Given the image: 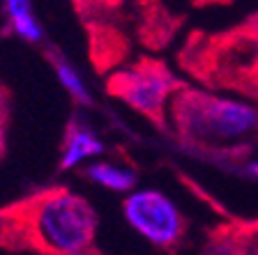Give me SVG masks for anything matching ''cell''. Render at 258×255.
<instances>
[{
  "instance_id": "1",
  "label": "cell",
  "mask_w": 258,
  "mask_h": 255,
  "mask_svg": "<svg viewBox=\"0 0 258 255\" xmlns=\"http://www.w3.org/2000/svg\"><path fill=\"white\" fill-rule=\"evenodd\" d=\"M97 212L67 186H46L0 207V250L76 255L95 250Z\"/></svg>"
},
{
  "instance_id": "2",
  "label": "cell",
  "mask_w": 258,
  "mask_h": 255,
  "mask_svg": "<svg viewBox=\"0 0 258 255\" xmlns=\"http://www.w3.org/2000/svg\"><path fill=\"white\" fill-rule=\"evenodd\" d=\"M175 60L203 90L228 92L258 108V10L219 30H191Z\"/></svg>"
},
{
  "instance_id": "3",
  "label": "cell",
  "mask_w": 258,
  "mask_h": 255,
  "mask_svg": "<svg viewBox=\"0 0 258 255\" xmlns=\"http://www.w3.org/2000/svg\"><path fill=\"white\" fill-rule=\"evenodd\" d=\"M168 129L182 147L235 159L258 147V108L187 83L168 104Z\"/></svg>"
},
{
  "instance_id": "4",
  "label": "cell",
  "mask_w": 258,
  "mask_h": 255,
  "mask_svg": "<svg viewBox=\"0 0 258 255\" xmlns=\"http://www.w3.org/2000/svg\"><path fill=\"white\" fill-rule=\"evenodd\" d=\"M166 62L150 55H141L132 64L115 69L106 78V92L113 99L127 104L132 111L143 115L159 131L171 133L168 129V104L184 88Z\"/></svg>"
},
{
  "instance_id": "5",
  "label": "cell",
  "mask_w": 258,
  "mask_h": 255,
  "mask_svg": "<svg viewBox=\"0 0 258 255\" xmlns=\"http://www.w3.org/2000/svg\"><path fill=\"white\" fill-rule=\"evenodd\" d=\"M122 212L127 223L168 255L180 250L187 234V221L180 209L159 191H139L124 198Z\"/></svg>"
},
{
  "instance_id": "6",
  "label": "cell",
  "mask_w": 258,
  "mask_h": 255,
  "mask_svg": "<svg viewBox=\"0 0 258 255\" xmlns=\"http://www.w3.org/2000/svg\"><path fill=\"white\" fill-rule=\"evenodd\" d=\"M124 5L120 3H76L74 10L86 30L90 62L99 74L115 71L120 62H124L132 48V37L124 32L120 14Z\"/></svg>"
},
{
  "instance_id": "7",
  "label": "cell",
  "mask_w": 258,
  "mask_h": 255,
  "mask_svg": "<svg viewBox=\"0 0 258 255\" xmlns=\"http://www.w3.org/2000/svg\"><path fill=\"white\" fill-rule=\"evenodd\" d=\"M203 255H258V218H226L210 228Z\"/></svg>"
},
{
  "instance_id": "8",
  "label": "cell",
  "mask_w": 258,
  "mask_h": 255,
  "mask_svg": "<svg viewBox=\"0 0 258 255\" xmlns=\"http://www.w3.org/2000/svg\"><path fill=\"white\" fill-rule=\"evenodd\" d=\"M134 7L139 10V14H136L139 42L145 48H155V51L164 48L184 23L182 14H173L164 5H157V3H143V5Z\"/></svg>"
},
{
  "instance_id": "9",
  "label": "cell",
  "mask_w": 258,
  "mask_h": 255,
  "mask_svg": "<svg viewBox=\"0 0 258 255\" xmlns=\"http://www.w3.org/2000/svg\"><path fill=\"white\" fill-rule=\"evenodd\" d=\"M104 149V145L99 143L95 133L79 120H72L64 129V138H62V152H60V168L67 170L72 165L81 163L83 159L97 156Z\"/></svg>"
},
{
  "instance_id": "10",
  "label": "cell",
  "mask_w": 258,
  "mask_h": 255,
  "mask_svg": "<svg viewBox=\"0 0 258 255\" xmlns=\"http://www.w3.org/2000/svg\"><path fill=\"white\" fill-rule=\"evenodd\" d=\"M86 177L113 191H129L136 182V170L129 165L111 163V161H99V163L88 165Z\"/></svg>"
},
{
  "instance_id": "11",
  "label": "cell",
  "mask_w": 258,
  "mask_h": 255,
  "mask_svg": "<svg viewBox=\"0 0 258 255\" xmlns=\"http://www.w3.org/2000/svg\"><path fill=\"white\" fill-rule=\"evenodd\" d=\"M7 12V32H14L16 37L26 42H39L42 39V26L32 16L30 3H5Z\"/></svg>"
},
{
  "instance_id": "12",
  "label": "cell",
  "mask_w": 258,
  "mask_h": 255,
  "mask_svg": "<svg viewBox=\"0 0 258 255\" xmlns=\"http://www.w3.org/2000/svg\"><path fill=\"white\" fill-rule=\"evenodd\" d=\"M48 60H51V64H53V69H55V74H58L60 83L64 85V90L72 95V99H74L76 104H90V97H88L86 88H83V83H81L79 74L72 69L70 64L64 62L58 53H48Z\"/></svg>"
},
{
  "instance_id": "13",
  "label": "cell",
  "mask_w": 258,
  "mask_h": 255,
  "mask_svg": "<svg viewBox=\"0 0 258 255\" xmlns=\"http://www.w3.org/2000/svg\"><path fill=\"white\" fill-rule=\"evenodd\" d=\"M7 120H10V95H7V90L0 85V145L5 143Z\"/></svg>"
},
{
  "instance_id": "14",
  "label": "cell",
  "mask_w": 258,
  "mask_h": 255,
  "mask_svg": "<svg viewBox=\"0 0 258 255\" xmlns=\"http://www.w3.org/2000/svg\"><path fill=\"white\" fill-rule=\"evenodd\" d=\"M76 255H99L97 250H88V253H76Z\"/></svg>"
},
{
  "instance_id": "15",
  "label": "cell",
  "mask_w": 258,
  "mask_h": 255,
  "mask_svg": "<svg viewBox=\"0 0 258 255\" xmlns=\"http://www.w3.org/2000/svg\"><path fill=\"white\" fill-rule=\"evenodd\" d=\"M0 154H3V145H0Z\"/></svg>"
}]
</instances>
